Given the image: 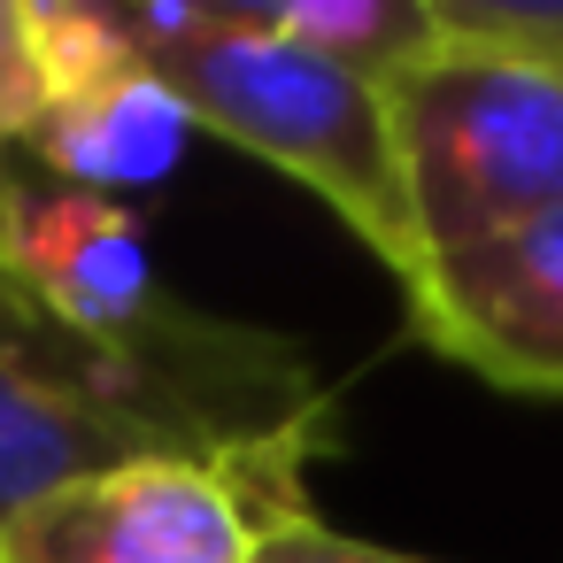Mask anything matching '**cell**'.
<instances>
[{
	"label": "cell",
	"instance_id": "6da1fadb",
	"mask_svg": "<svg viewBox=\"0 0 563 563\" xmlns=\"http://www.w3.org/2000/svg\"><path fill=\"white\" fill-rule=\"evenodd\" d=\"M317 448L324 386L278 332L178 309L132 347H86L24 301L0 324V525L124 463H209L278 517L309 509Z\"/></svg>",
	"mask_w": 563,
	"mask_h": 563
},
{
	"label": "cell",
	"instance_id": "7a4b0ae2",
	"mask_svg": "<svg viewBox=\"0 0 563 563\" xmlns=\"http://www.w3.org/2000/svg\"><path fill=\"white\" fill-rule=\"evenodd\" d=\"M132 55L186 101L194 132L232 140L301 194H317L394 286L417 271V224L386 132V93L294 40H278L255 0H147L117 9Z\"/></svg>",
	"mask_w": 563,
	"mask_h": 563
},
{
	"label": "cell",
	"instance_id": "3957f363",
	"mask_svg": "<svg viewBox=\"0 0 563 563\" xmlns=\"http://www.w3.org/2000/svg\"><path fill=\"white\" fill-rule=\"evenodd\" d=\"M378 93H386V132L401 163L409 224H417V271L563 201V78L555 70L440 32Z\"/></svg>",
	"mask_w": 563,
	"mask_h": 563
},
{
	"label": "cell",
	"instance_id": "277c9868",
	"mask_svg": "<svg viewBox=\"0 0 563 563\" xmlns=\"http://www.w3.org/2000/svg\"><path fill=\"white\" fill-rule=\"evenodd\" d=\"M32 40H40V78H47L32 163L55 170L70 194H109V201L163 186L194 140V117L132 55L117 9L32 0Z\"/></svg>",
	"mask_w": 563,
	"mask_h": 563
},
{
	"label": "cell",
	"instance_id": "5b68a950",
	"mask_svg": "<svg viewBox=\"0 0 563 563\" xmlns=\"http://www.w3.org/2000/svg\"><path fill=\"white\" fill-rule=\"evenodd\" d=\"M263 525L271 509L209 463H124L16 509L0 563H255Z\"/></svg>",
	"mask_w": 563,
	"mask_h": 563
},
{
	"label": "cell",
	"instance_id": "8992f818",
	"mask_svg": "<svg viewBox=\"0 0 563 563\" xmlns=\"http://www.w3.org/2000/svg\"><path fill=\"white\" fill-rule=\"evenodd\" d=\"M0 271L40 324L86 347H132L186 309L155 278L140 209L109 194L9 178L0 186Z\"/></svg>",
	"mask_w": 563,
	"mask_h": 563
},
{
	"label": "cell",
	"instance_id": "52a82bcc",
	"mask_svg": "<svg viewBox=\"0 0 563 563\" xmlns=\"http://www.w3.org/2000/svg\"><path fill=\"white\" fill-rule=\"evenodd\" d=\"M409 332L501 394L563 401V201L401 278Z\"/></svg>",
	"mask_w": 563,
	"mask_h": 563
},
{
	"label": "cell",
	"instance_id": "ba28073f",
	"mask_svg": "<svg viewBox=\"0 0 563 563\" xmlns=\"http://www.w3.org/2000/svg\"><path fill=\"white\" fill-rule=\"evenodd\" d=\"M255 16L278 40H294L371 86H386L401 63H417L440 40L432 0H255Z\"/></svg>",
	"mask_w": 563,
	"mask_h": 563
},
{
	"label": "cell",
	"instance_id": "9c48e42d",
	"mask_svg": "<svg viewBox=\"0 0 563 563\" xmlns=\"http://www.w3.org/2000/svg\"><path fill=\"white\" fill-rule=\"evenodd\" d=\"M432 16L455 40L525 55V63L563 78V0H432Z\"/></svg>",
	"mask_w": 563,
	"mask_h": 563
},
{
	"label": "cell",
	"instance_id": "30bf717a",
	"mask_svg": "<svg viewBox=\"0 0 563 563\" xmlns=\"http://www.w3.org/2000/svg\"><path fill=\"white\" fill-rule=\"evenodd\" d=\"M47 117V78H40V40H32V0H0V163L16 147L32 155Z\"/></svg>",
	"mask_w": 563,
	"mask_h": 563
},
{
	"label": "cell",
	"instance_id": "8fae6325",
	"mask_svg": "<svg viewBox=\"0 0 563 563\" xmlns=\"http://www.w3.org/2000/svg\"><path fill=\"white\" fill-rule=\"evenodd\" d=\"M255 563H432V555H401V548L355 540V532L324 525L317 501H309V509H286V517H271L255 532Z\"/></svg>",
	"mask_w": 563,
	"mask_h": 563
},
{
	"label": "cell",
	"instance_id": "7c38bea8",
	"mask_svg": "<svg viewBox=\"0 0 563 563\" xmlns=\"http://www.w3.org/2000/svg\"><path fill=\"white\" fill-rule=\"evenodd\" d=\"M16 317V294H9V271H0V324H9Z\"/></svg>",
	"mask_w": 563,
	"mask_h": 563
},
{
	"label": "cell",
	"instance_id": "4fadbf2b",
	"mask_svg": "<svg viewBox=\"0 0 563 563\" xmlns=\"http://www.w3.org/2000/svg\"><path fill=\"white\" fill-rule=\"evenodd\" d=\"M9 178H16V170H9V163H0V186H9Z\"/></svg>",
	"mask_w": 563,
	"mask_h": 563
}]
</instances>
